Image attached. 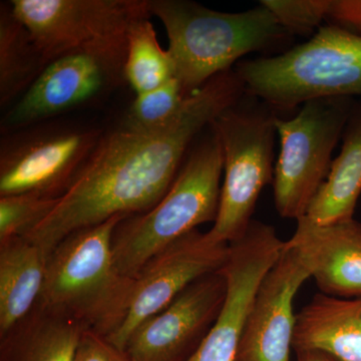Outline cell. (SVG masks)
<instances>
[{
	"label": "cell",
	"mask_w": 361,
	"mask_h": 361,
	"mask_svg": "<svg viewBox=\"0 0 361 361\" xmlns=\"http://www.w3.org/2000/svg\"><path fill=\"white\" fill-rule=\"evenodd\" d=\"M292 349L322 351L336 361H361V298L317 294L296 315Z\"/></svg>",
	"instance_id": "16"
},
{
	"label": "cell",
	"mask_w": 361,
	"mask_h": 361,
	"mask_svg": "<svg viewBox=\"0 0 361 361\" xmlns=\"http://www.w3.org/2000/svg\"><path fill=\"white\" fill-rule=\"evenodd\" d=\"M47 261L42 249L25 237L0 241V336L39 302Z\"/></svg>",
	"instance_id": "18"
},
{
	"label": "cell",
	"mask_w": 361,
	"mask_h": 361,
	"mask_svg": "<svg viewBox=\"0 0 361 361\" xmlns=\"http://www.w3.org/2000/svg\"><path fill=\"white\" fill-rule=\"evenodd\" d=\"M127 44L71 52L47 63L7 113L4 125L20 129L94 101L126 82Z\"/></svg>",
	"instance_id": "9"
},
{
	"label": "cell",
	"mask_w": 361,
	"mask_h": 361,
	"mask_svg": "<svg viewBox=\"0 0 361 361\" xmlns=\"http://www.w3.org/2000/svg\"><path fill=\"white\" fill-rule=\"evenodd\" d=\"M283 248L274 227L254 220L241 238L229 244V255L219 270L227 282L224 304L203 343L188 361L236 360L259 285Z\"/></svg>",
	"instance_id": "10"
},
{
	"label": "cell",
	"mask_w": 361,
	"mask_h": 361,
	"mask_svg": "<svg viewBox=\"0 0 361 361\" xmlns=\"http://www.w3.org/2000/svg\"><path fill=\"white\" fill-rule=\"evenodd\" d=\"M246 94L236 71H226L188 97L165 127L126 126L101 135L51 213L25 238L49 256L73 232L147 212L167 193L199 135Z\"/></svg>",
	"instance_id": "1"
},
{
	"label": "cell",
	"mask_w": 361,
	"mask_h": 361,
	"mask_svg": "<svg viewBox=\"0 0 361 361\" xmlns=\"http://www.w3.org/2000/svg\"><path fill=\"white\" fill-rule=\"evenodd\" d=\"M329 20L334 25L361 35V0H330Z\"/></svg>",
	"instance_id": "26"
},
{
	"label": "cell",
	"mask_w": 361,
	"mask_h": 361,
	"mask_svg": "<svg viewBox=\"0 0 361 361\" xmlns=\"http://www.w3.org/2000/svg\"><path fill=\"white\" fill-rule=\"evenodd\" d=\"M275 20L289 35H307L329 18L330 0H262Z\"/></svg>",
	"instance_id": "24"
},
{
	"label": "cell",
	"mask_w": 361,
	"mask_h": 361,
	"mask_svg": "<svg viewBox=\"0 0 361 361\" xmlns=\"http://www.w3.org/2000/svg\"><path fill=\"white\" fill-rule=\"evenodd\" d=\"M227 293L224 275L210 273L130 334L123 350L133 361H188L217 319Z\"/></svg>",
	"instance_id": "12"
},
{
	"label": "cell",
	"mask_w": 361,
	"mask_h": 361,
	"mask_svg": "<svg viewBox=\"0 0 361 361\" xmlns=\"http://www.w3.org/2000/svg\"><path fill=\"white\" fill-rule=\"evenodd\" d=\"M73 361H133L123 349L106 336L85 330L78 343Z\"/></svg>",
	"instance_id": "25"
},
{
	"label": "cell",
	"mask_w": 361,
	"mask_h": 361,
	"mask_svg": "<svg viewBox=\"0 0 361 361\" xmlns=\"http://www.w3.org/2000/svg\"><path fill=\"white\" fill-rule=\"evenodd\" d=\"M187 97L177 78H171L156 89L135 94L126 126L141 130L161 129L178 116Z\"/></svg>",
	"instance_id": "22"
},
{
	"label": "cell",
	"mask_w": 361,
	"mask_h": 361,
	"mask_svg": "<svg viewBox=\"0 0 361 361\" xmlns=\"http://www.w3.org/2000/svg\"><path fill=\"white\" fill-rule=\"evenodd\" d=\"M247 94L275 111L311 99L361 97V35L322 26L308 42L277 56L239 61Z\"/></svg>",
	"instance_id": "5"
},
{
	"label": "cell",
	"mask_w": 361,
	"mask_h": 361,
	"mask_svg": "<svg viewBox=\"0 0 361 361\" xmlns=\"http://www.w3.org/2000/svg\"><path fill=\"white\" fill-rule=\"evenodd\" d=\"M296 222L285 246L298 251L322 294L361 298V223L317 225L305 216Z\"/></svg>",
	"instance_id": "15"
},
{
	"label": "cell",
	"mask_w": 361,
	"mask_h": 361,
	"mask_svg": "<svg viewBox=\"0 0 361 361\" xmlns=\"http://www.w3.org/2000/svg\"><path fill=\"white\" fill-rule=\"evenodd\" d=\"M353 110L350 97H322L302 104L294 118H277L280 153L274 169L275 208L299 220L326 180L332 154Z\"/></svg>",
	"instance_id": "7"
},
{
	"label": "cell",
	"mask_w": 361,
	"mask_h": 361,
	"mask_svg": "<svg viewBox=\"0 0 361 361\" xmlns=\"http://www.w3.org/2000/svg\"><path fill=\"white\" fill-rule=\"evenodd\" d=\"M310 278L300 254L284 241L281 255L259 285L235 361H290L296 322L293 301Z\"/></svg>",
	"instance_id": "14"
},
{
	"label": "cell",
	"mask_w": 361,
	"mask_h": 361,
	"mask_svg": "<svg viewBox=\"0 0 361 361\" xmlns=\"http://www.w3.org/2000/svg\"><path fill=\"white\" fill-rule=\"evenodd\" d=\"M56 201L35 193L0 197V241L25 237L51 213Z\"/></svg>",
	"instance_id": "23"
},
{
	"label": "cell",
	"mask_w": 361,
	"mask_h": 361,
	"mask_svg": "<svg viewBox=\"0 0 361 361\" xmlns=\"http://www.w3.org/2000/svg\"><path fill=\"white\" fill-rule=\"evenodd\" d=\"M224 158L212 126L197 139L167 193L147 212L121 221L113 235L116 267L134 278L147 262L219 212Z\"/></svg>",
	"instance_id": "3"
},
{
	"label": "cell",
	"mask_w": 361,
	"mask_h": 361,
	"mask_svg": "<svg viewBox=\"0 0 361 361\" xmlns=\"http://www.w3.org/2000/svg\"><path fill=\"white\" fill-rule=\"evenodd\" d=\"M47 63L71 52L127 44L135 23L151 18L149 0H11Z\"/></svg>",
	"instance_id": "8"
},
{
	"label": "cell",
	"mask_w": 361,
	"mask_h": 361,
	"mask_svg": "<svg viewBox=\"0 0 361 361\" xmlns=\"http://www.w3.org/2000/svg\"><path fill=\"white\" fill-rule=\"evenodd\" d=\"M85 330L78 320L39 301L0 336V361H73Z\"/></svg>",
	"instance_id": "17"
},
{
	"label": "cell",
	"mask_w": 361,
	"mask_h": 361,
	"mask_svg": "<svg viewBox=\"0 0 361 361\" xmlns=\"http://www.w3.org/2000/svg\"><path fill=\"white\" fill-rule=\"evenodd\" d=\"M297 361H336L322 351L305 350L296 353Z\"/></svg>",
	"instance_id": "27"
},
{
	"label": "cell",
	"mask_w": 361,
	"mask_h": 361,
	"mask_svg": "<svg viewBox=\"0 0 361 361\" xmlns=\"http://www.w3.org/2000/svg\"><path fill=\"white\" fill-rule=\"evenodd\" d=\"M228 255L229 244L213 241L198 230L157 254L134 277L127 316L109 341L125 348L140 323L165 310L199 278L219 271Z\"/></svg>",
	"instance_id": "13"
},
{
	"label": "cell",
	"mask_w": 361,
	"mask_h": 361,
	"mask_svg": "<svg viewBox=\"0 0 361 361\" xmlns=\"http://www.w3.org/2000/svg\"><path fill=\"white\" fill-rule=\"evenodd\" d=\"M47 66L11 4L0 6V103L6 106L32 87Z\"/></svg>",
	"instance_id": "20"
},
{
	"label": "cell",
	"mask_w": 361,
	"mask_h": 361,
	"mask_svg": "<svg viewBox=\"0 0 361 361\" xmlns=\"http://www.w3.org/2000/svg\"><path fill=\"white\" fill-rule=\"evenodd\" d=\"M101 135L94 130H42L6 142L0 157V197L35 193L59 198Z\"/></svg>",
	"instance_id": "11"
},
{
	"label": "cell",
	"mask_w": 361,
	"mask_h": 361,
	"mask_svg": "<svg viewBox=\"0 0 361 361\" xmlns=\"http://www.w3.org/2000/svg\"><path fill=\"white\" fill-rule=\"evenodd\" d=\"M342 141L341 153L305 215L317 225L353 219L361 195V104L353 106Z\"/></svg>",
	"instance_id": "19"
},
{
	"label": "cell",
	"mask_w": 361,
	"mask_h": 361,
	"mask_svg": "<svg viewBox=\"0 0 361 361\" xmlns=\"http://www.w3.org/2000/svg\"><path fill=\"white\" fill-rule=\"evenodd\" d=\"M173 78L172 61L159 44L153 23L149 18L140 20L128 35L126 82L139 94L156 89Z\"/></svg>",
	"instance_id": "21"
},
{
	"label": "cell",
	"mask_w": 361,
	"mask_h": 361,
	"mask_svg": "<svg viewBox=\"0 0 361 361\" xmlns=\"http://www.w3.org/2000/svg\"><path fill=\"white\" fill-rule=\"evenodd\" d=\"M277 118L276 111L246 94L211 123L224 158L219 212L207 232L213 241L231 244L241 238L261 192L273 183Z\"/></svg>",
	"instance_id": "6"
},
{
	"label": "cell",
	"mask_w": 361,
	"mask_h": 361,
	"mask_svg": "<svg viewBox=\"0 0 361 361\" xmlns=\"http://www.w3.org/2000/svg\"><path fill=\"white\" fill-rule=\"evenodd\" d=\"M149 6L167 32L174 78L186 97L246 54L277 49L292 37L261 4L234 13L189 0H149Z\"/></svg>",
	"instance_id": "2"
},
{
	"label": "cell",
	"mask_w": 361,
	"mask_h": 361,
	"mask_svg": "<svg viewBox=\"0 0 361 361\" xmlns=\"http://www.w3.org/2000/svg\"><path fill=\"white\" fill-rule=\"evenodd\" d=\"M125 216L73 232L47 256L39 302L106 336L120 329L129 310L134 278L116 267L113 235Z\"/></svg>",
	"instance_id": "4"
}]
</instances>
